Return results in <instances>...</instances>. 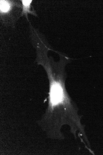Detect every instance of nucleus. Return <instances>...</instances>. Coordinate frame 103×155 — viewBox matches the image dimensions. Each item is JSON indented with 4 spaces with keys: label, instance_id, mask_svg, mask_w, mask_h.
Masks as SVG:
<instances>
[{
    "label": "nucleus",
    "instance_id": "nucleus-1",
    "mask_svg": "<svg viewBox=\"0 0 103 155\" xmlns=\"http://www.w3.org/2000/svg\"><path fill=\"white\" fill-rule=\"evenodd\" d=\"M68 62L60 59L56 62L53 59L43 61L41 63L46 72L49 81V92L47 108L37 124L47 137L51 139L62 140L65 137L62 131L67 125L76 139H88L85 125L82 123V116L69 94L66 86L67 77L66 66Z\"/></svg>",
    "mask_w": 103,
    "mask_h": 155
},
{
    "label": "nucleus",
    "instance_id": "nucleus-2",
    "mask_svg": "<svg viewBox=\"0 0 103 155\" xmlns=\"http://www.w3.org/2000/svg\"><path fill=\"white\" fill-rule=\"evenodd\" d=\"M21 2L20 1H0V16L4 25L14 27L17 21L21 17L22 8Z\"/></svg>",
    "mask_w": 103,
    "mask_h": 155
},
{
    "label": "nucleus",
    "instance_id": "nucleus-3",
    "mask_svg": "<svg viewBox=\"0 0 103 155\" xmlns=\"http://www.w3.org/2000/svg\"><path fill=\"white\" fill-rule=\"evenodd\" d=\"M22 5V11L21 17L24 15L26 17L27 21L29 22L28 17V14H31L36 17H37V15L34 9L32 10V0H22L20 1Z\"/></svg>",
    "mask_w": 103,
    "mask_h": 155
}]
</instances>
